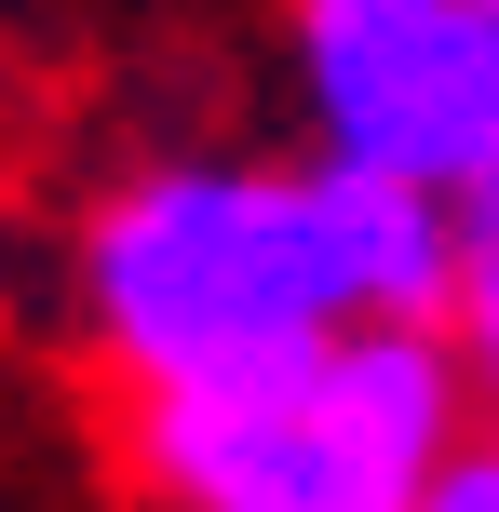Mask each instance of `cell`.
I'll return each instance as SVG.
<instances>
[{
	"label": "cell",
	"instance_id": "cell-2",
	"mask_svg": "<svg viewBox=\"0 0 499 512\" xmlns=\"http://www.w3.org/2000/svg\"><path fill=\"white\" fill-rule=\"evenodd\" d=\"M135 459L176 512H419L459 459L446 324H338L230 378L135 391Z\"/></svg>",
	"mask_w": 499,
	"mask_h": 512
},
{
	"label": "cell",
	"instance_id": "cell-3",
	"mask_svg": "<svg viewBox=\"0 0 499 512\" xmlns=\"http://www.w3.org/2000/svg\"><path fill=\"white\" fill-rule=\"evenodd\" d=\"M297 95L338 162L459 203L499 149V14L486 0H297Z\"/></svg>",
	"mask_w": 499,
	"mask_h": 512
},
{
	"label": "cell",
	"instance_id": "cell-4",
	"mask_svg": "<svg viewBox=\"0 0 499 512\" xmlns=\"http://www.w3.org/2000/svg\"><path fill=\"white\" fill-rule=\"evenodd\" d=\"M419 512H499V445L486 459H446V486H432Z\"/></svg>",
	"mask_w": 499,
	"mask_h": 512
},
{
	"label": "cell",
	"instance_id": "cell-6",
	"mask_svg": "<svg viewBox=\"0 0 499 512\" xmlns=\"http://www.w3.org/2000/svg\"><path fill=\"white\" fill-rule=\"evenodd\" d=\"M486 14H499V0H486Z\"/></svg>",
	"mask_w": 499,
	"mask_h": 512
},
{
	"label": "cell",
	"instance_id": "cell-1",
	"mask_svg": "<svg viewBox=\"0 0 499 512\" xmlns=\"http://www.w3.org/2000/svg\"><path fill=\"white\" fill-rule=\"evenodd\" d=\"M81 310L135 391L230 378L338 324H446L459 203L378 162H149L81 230Z\"/></svg>",
	"mask_w": 499,
	"mask_h": 512
},
{
	"label": "cell",
	"instance_id": "cell-5",
	"mask_svg": "<svg viewBox=\"0 0 499 512\" xmlns=\"http://www.w3.org/2000/svg\"><path fill=\"white\" fill-rule=\"evenodd\" d=\"M486 405H499V351H486Z\"/></svg>",
	"mask_w": 499,
	"mask_h": 512
}]
</instances>
